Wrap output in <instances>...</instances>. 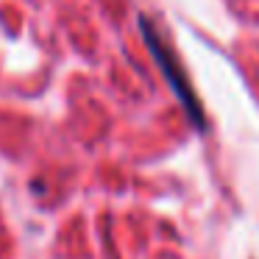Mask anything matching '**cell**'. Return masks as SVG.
Listing matches in <instances>:
<instances>
[{
  "mask_svg": "<svg viewBox=\"0 0 259 259\" xmlns=\"http://www.w3.org/2000/svg\"><path fill=\"white\" fill-rule=\"evenodd\" d=\"M140 28H142V36H145V42H148V48H151L153 59H156V62H159V67H162L164 78L170 81L173 92L179 95V101L184 103V109H187V114H190V120L195 123V128H203V114H201V106H198L195 95H192L190 84H187V78H184V73H181V70H179V64H176L173 53H170L167 48H164L162 42H159V36L153 34V25L148 23L145 17L140 20Z\"/></svg>",
  "mask_w": 259,
  "mask_h": 259,
  "instance_id": "cell-1",
  "label": "cell"
}]
</instances>
